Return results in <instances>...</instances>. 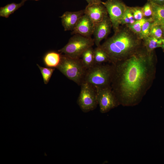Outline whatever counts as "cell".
<instances>
[{
  "instance_id": "cell-1",
  "label": "cell",
  "mask_w": 164,
  "mask_h": 164,
  "mask_svg": "<svg viewBox=\"0 0 164 164\" xmlns=\"http://www.w3.org/2000/svg\"><path fill=\"white\" fill-rule=\"evenodd\" d=\"M157 63L154 51H148L144 46L124 60L112 64L111 89L120 105L138 104L152 86Z\"/></svg>"
},
{
  "instance_id": "cell-2",
  "label": "cell",
  "mask_w": 164,
  "mask_h": 164,
  "mask_svg": "<svg viewBox=\"0 0 164 164\" xmlns=\"http://www.w3.org/2000/svg\"><path fill=\"white\" fill-rule=\"evenodd\" d=\"M143 46L142 40L126 26L120 28L113 36L101 45L112 64L129 57Z\"/></svg>"
},
{
  "instance_id": "cell-3",
  "label": "cell",
  "mask_w": 164,
  "mask_h": 164,
  "mask_svg": "<svg viewBox=\"0 0 164 164\" xmlns=\"http://www.w3.org/2000/svg\"><path fill=\"white\" fill-rule=\"evenodd\" d=\"M111 64H95L87 70L83 82L90 84L96 90L110 87L113 72Z\"/></svg>"
},
{
  "instance_id": "cell-4",
  "label": "cell",
  "mask_w": 164,
  "mask_h": 164,
  "mask_svg": "<svg viewBox=\"0 0 164 164\" xmlns=\"http://www.w3.org/2000/svg\"><path fill=\"white\" fill-rule=\"evenodd\" d=\"M57 68L69 79L78 85L83 82L87 70L80 58H74L61 55L60 62Z\"/></svg>"
},
{
  "instance_id": "cell-5",
  "label": "cell",
  "mask_w": 164,
  "mask_h": 164,
  "mask_svg": "<svg viewBox=\"0 0 164 164\" xmlns=\"http://www.w3.org/2000/svg\"><path fill=\"white\" fill-rule=\"evenodd\" d=\"M94 44V39L91 37L74 34L67 43L58 51L71 58H80L83 53Z\"/></svg>"
},
{
  "instance_id": "cell-6",
  "label": "cell",
  "mask_w": 164,
  "mask_h": 164,
  "mask_svg": "<svg viewBox=\"0 0 164 164\" xmlns=\"http://www.w3.org/2000/svg\"><path fill=\"white\" fill-rule=\"evenodd\" d=\"M80 86V91L77 101L78 104L84 113L94 110L98 105L96 90L87 83L83 82Z\"/></svg>"
},
{
  "instance_id": "cell-7",
  "label": "cell",
  "mask_w": 164,
  "mask_h": 164,
  "mask_svg": "<svg viewBox=\"0 0 164 164\" xmlns=\"http://www.w3.org/2000/svg\"><path fill=\"white\" fill-rule=\"evenodd\" d=\"M101 3L105 7L114 32L120 28L121 20L126 9V6L120 0H107Z\"/></svg>"
},
{
  "instance_id": "cell-8",
  "label": "cell",
  "mask_w": 164,
  "mask_h": 164,
  "mask_svg": "<svg viewBox=\"0 0 164 164\" xmlns=\"http://www.w3.org/2000/svg\"><path fill=\"white\" fill-rule=\"evenodd\" d=\"M96 91L98 104L101 113L108 112L120 105L111 86Z\"/></svg>"
},
{
  "instance_id": "cell-9",
  "label": "cell",
  "mask_w": 164,
  "mask_h": 164,
  "mask_svg": "<svg viewBox=\"0 0 164 164\" xmlns=\"http://www.w3.org/2000/svg\"><path fill=\"white\" fill-rule=\"evenodd\" d=\"M112 27L111 22L108 15L102 21L95 25L93 39L97 46L101 45L100 42L108 36Z\"/></svg>"
},
{
  "instance_id": "cell-10",
  "label": "cell",
  "mask_w": 164,
  "mask_h": 164,
  "mask_svg": "<svg viewBox=\"0 0 164 164\" xmlns=\"http://www.w3.org/2000/svg\"><path fill=\"white\" fill-rule=\"evenodd\" d=\"M95 25L87 15L84 14L80 19L72 34H78L82 36L91 37L93 35Z\"/></svg>"
},
{
  "instance_id": "cell-11",
  "label": "cell",
  "mask_w": 164,
  "mask_h": 164,
  "mask_svg": "<svg viewBox=\"0 0 164 164\" xmlns=\"http://www.w3.org/2000/svg\"><path fill=\"white\" fill-rule=\"evenodd\" d=\"M84 10V14L89 17L94 25L108 15L105 7L101 3L88 4Z\"/></svg>"
},
{
  "instance_id": "cell-12",
  "label": "cell",
  "mask_w": 164,
  "mask_h": 164,
  "mask_svg": "<svg viewBox=\"0 0 164 164\" xmlns=\"http://www.w3.org/2000/svg\"><path fill=\"white\" fill-rule=\"evenodd\" d=\"M84 14V10L64 12L60 17L64 31H73L80 18Z\"/></svg>"
},
{
  "instance_id": "cell-13",
  "label": "cell",
  "mask_w": 164,
  "mask_h": 164,
  "mask_svg": "<svg viewBox=\"0 0 164 164\" xmlns=\"http://www.w3.org/2000/svg\"><path fill=\"white\" fill-rule=\"evenodd\" d=\"M149 1L151 4L152 11L151 17L153 20V24L162 25L164 24V5L159 4Z\"/></svg>"
},
{
  "instance_id": "cell-14",
  "label": "cell",
  "mask_w": 164,
  "mask_h": 164,
  "mask_svg": "<svg viewBox=\"0 0 164 164\" xmlns=\"http://www.w3.org/2000/svg\"><path fill=\"white\" fill-rule=\"evenodd\" d=\"M61 55L60 53L53 51L47 52L43 58L44 64L49 68H57L60 62Z\"/></svg>"
},
{
  "instance_id": "cell-15",
  "label": "cell",
  "mask_w": 164,
  "mask_h": 164,
  "mask_svg": "<svg viewBox=\"0 0 164 164\" xmlns=\"http://www.w3.org/2000/svg\"><path fill=\"white\" fill-rule=\"evenodd\" d=\"M81 57L84 67L87 70L94 65V49L92 47L89 48L82 54Z\"/></svg>"
},
{
  "instance_id": "cell-16",
  "label": "cell",
  "mask_w": 164,
  "mask_h": 164,
  "mask_svg": "<svg viewBox=\"0 0 164 164\" xmlns=\"http://www.w3.org/2000/svg\"><path fill=\"white\" fill-rule=\"evenodd\" d=\"M26 1L25 0H22L19 3H12L8 4L4 7H1L0 9V16L8 18L10 15L23 5Z\"/></svg>"
},
{
  "instance_id": "cell-17",
  "label": "cell",
  "mask_w": 164,
  "mask_h": 164,
  "mask_svg": "<svg viewBox=\"0 0 164 164\" xmlns=\"http://www.w3.org/2000/svg\"><path fill=\"white\" fill-rule=\"evenodd\" d=\"M94 64H102L110 60L107 54L101 47V45L94 49Z\"/></svg>"
},
{
  "instance_id": "cell-18",
  "label": "cell",
  "mask_w": 164,
  "mask_h": 164,
  "mask_svg": "<svg viewBox=\"0 0 164 164\" xmlns=\"http://www.w3.org/2000/svg\"><path fill=\"white\" fill-rule=\"evenodd\" d=\"M143 46L149 52L154 51L157 48L161 47L162 44L161 39L149 36L142 40Z\"/></svg>"
},
{
  "instance_id": "cell-19",
  "label": "cell",
  "mask_w": 164,
  "mask_h": 164,
  "mask_svg": "<svg viewBox=\"0 0 164 164\" xmlns=\"http://www.w3.org/2000/svg\"><path fill=\"white\" fill-rule=\"evenodd\" d=\"M147 18L144 17L140 20H136L132 24L126 26L132 32L139 37L142 26L147 20Z\"/></svg>"
},
{
  "instance_id": "cell-20",
  "label": "cell",
  "mask_w": 164,
  "mask_h": 164,
  "mask_svg": "<svg viewBox=\"0 0 164 164\" xmlns=\"http://www.w3.org/2000/svg\"><path fill=\"white\" fill-rule=\"evenodd\" d=\"M153 23V20L151 17L147 18L142 26L139 36L141 39L143 40L149 36L151 28Z\"/></svg>"
},
{
  "instance_id": "cell-21",
  "label": "cell",
  "mask_w": 164,
  "mask_h": 164,
  "mask_svg": "<svg viewBox=\"0 0 164 164\" xmlns=\"http://www.w3.org/2000/svg\"><path fill=\"white\" fill-rule=\"evenodd\" d=\"M135 21L130 9V7L127 6L122 17L121 25H126L132 24Z\"/></svg>"
},
{
  "instance_id": "cell-22",
  "label": "cell",
  "mask_w": 164,
  "mask_h": 164,
  "mask_svg": "<svg viewBox=\"0 0 164 164\" xmlns=\"http://www.w3.org/2000/svg\"><path fill=\"white\" fill-rule=\"evenodd\" d=\"M37 65L41 71L44 84H47L55 70V69L49 67H42L37 64Z\"/></svg>"
},
{
  "instance_id": "cell-23",
  "label": "cell",
  "mask_w": 164,
  "mask_h": 164,
  "mask_svg": "<svg viewBox=\"0 0 164 164\" xmlns=\"http://www.w3.org/2000/svg\"><path fill=\"white\" fill-rule=\"evenodd\" d=\"M163 31L161 25L152 24L151 26L149 36L158 39L162 38Z\"/></svg>"
},
{
  "instance_id": "cell-24",
  "label": "cell",
  "mask_w": 164,
  "mask_h": 164,
  "mask_svg": "<svg viewBox=\"0 0 164 164\" xmlns=\"http://www.w3.org/2000/svg\"><path fill=\"white\" fill-rule=\"evenodd\" d=\"M130 8L135 20H140L144 18L142 7H130Z\"/></svg>"
},
{
  "instance_id": "cell-25",
  "label": "cell",
  "mask_w": 164,
  "mask_h": 164,
  "mask_svg": "<svg viewBox=\"0 0 164 164\" xmlns=\"http://www.w3.org/2000/svg\"><path fill=\"white\" fill-rule=\"evenodd\" d=\"M142 9L144 17L152 16V9L151 4L149 1L142 7Z\"/></svg>"
},
{
  "instance_id": "cell-26",
  "label": "cell",
  "mask_w": 164,
  "mask_h": 164,
  "mask_svg": "<svg viewBox=\"0 0 164 164\" xmlns=\"http://www.w3.org/2000/svg\"><path fill=\"white\" fill-rule=\"evenodd\" d=\"M88 3V4H99L101 3V0H85Z\"/></svg>"
},
{
  "instance_id": "cell-27",
  "label": "cell",
  "mask_w": 164,
  "mask_h": 164,
  "mask_svg": "<svg viewBox=\"0 0 164 164\" xmlns=\"http://www.w3.org/2000/svg\"><path fill=\"white\" fill-rule=\"evenodd\" d=\"M149 1L155 3L160 4L164 5V0H148Z\"/></svg>"
},
{
  "instance_id": "cell-28",
  "label": "cell",
  "mask_w": 164,
  "mask_h": 164,
  "mask_svg": "<svg viewBox=\"0 0 164 164\" xmlns=\"http://www.w3.org/2000/svg\"><path fill=\"white\" fill-rule=\"evenodd\" d=\"M161 40L162 41V44L161 48L164 50V38L161 39Z\"/></svg>"
},
{
  "instance_id": "cell-29",
  "label": "cell",
  "mask_w": 164,
  "mask_h": 164,
  "mask_svg": "<svg viewBox=\"0 0 164 164\" xmlns=\"http://www.w3.org/2000/svg\"><path fill=\"white\" fill-rule=\"evenodd\" d=\"M161 26L162 27V30H163V35H164V24H162V25H161Z\"/></svg>"
},
{
  "instance_id": "cell-30",
  "label": "cell",
  "mask_w": 164,
  "mask_h": 164,
  "mask_svg": "<svg viewBox=\"0 0 164 164\" xmlns=\"http://www.w3.org/2000/svg\"><path fill=\"white\" fill-rule=\"evenodd\" d=\"M26 1L27 0H25ZM35 0V1H38V0Z\"/></svg>"
}]
</instances>
